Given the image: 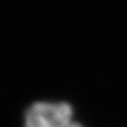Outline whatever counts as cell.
<instances>
[{"label":"cell","mask_w":127,"mask_h":127,"mask_svg":"<svg viewBox=\"0 0 127 127\" xmlns=\"http://www.w3.org/2000/svg\"><path fill=\"white\" fill-rule=\"evenodd\" d=\"M24 127H85L68 101L41 100L31 104L24 115Z\"/></svg>","instance_id":"1"}]
</instances>
